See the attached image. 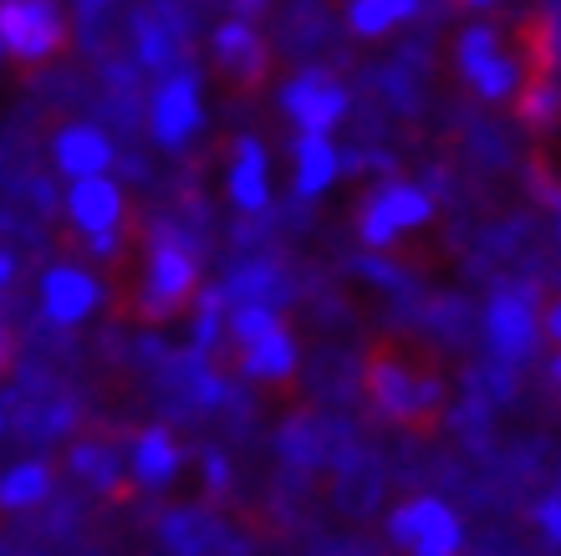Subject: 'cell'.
I'll return each mask as SVG.
<instances>
[{"label": "cell", "mask_w": 561, "mask_h": 556, "mask_svg": "<svg viewBox=\"0 0 561 556\" xmlns=\"http://www.w3.org/2000/svg\"><path fill=\"white\" fill-rule=\"evenodd\" d=\"M557 378H561V358H557Z\"/></svg>", "instance_id": "cell-30"}, {"label": "cell", "mask_w": 561, "mask_h": 556, "mask_svg": "<svg viewBox=\"0 0 561 556\" xmlns=\"http://www.w3.org/2000/svg\"><path fill=\"white\" fill-rule=\"evenodd\" d=\"M98 302H103V286H98V276L82 271V265H51L42 276V311L57 327L88 322Z\"/></svg>", "instance_id": "cell-8"}, {"label": "cell", "mask_w": 561, "mask_h": 556, "mask_svg": "<svg viewBox=\"0 0 561 556\" xmlns=\"http://www.w3.org/2000/svg\"><path fill=\"white\" fill-rule=\"evenodd\" d=\"M428 215H434V200L419 184H383L357 215V235L363 246H393L403 230L428 225Z\"/></svg>", "instance_id": "cell-5"}, {"label": "cell", "mask_w": 561, "mask_h": 556, "mask_svg": "<svg viewBox=\"0 0 561 556\" xmlns=\"http://www.w3.org/2000/svg\"><path fill=\"white\" fill-rule=\"evenodd\" d=\"M209 485H215V490H225V465H220V459H209Z\"/></svg>", "instance_id": "cell-26"}, {"label": "cell", "mask_w": 561, "mask_h": 556, "mask_svg": "<svg viewBox=\"0 0 561 556\" xmlns=\"http://www.w3.org/2000/svg\"><path fill=\"white\" fill-rule=\"evenodd\" d=\"M547 332H551V337H557V342H561V302H557V307L547 311Z\"/></svg>", "instance_id": "cell-24"}, {"label": "cell", "mask_w": 561, "mask_h": 556, "mask_svg": "<svg viewBox=\"0 0 561 556\" xmlns=\"http://www.w3.org/2000/svg\"><path fill=\"white\" fill-rule=\"evenodd\" d=\"M11 367V337H5V327H0V373Z\"/></svg>", "instance_id": "cell-25"}, {"label": "cell", "mask_w": 561, "mask_h": 556, "mask_svg": "<svg viewBox=\"0 0 561 556\" xmlns=\"http://www.w3.org/2000/svg\"><path fill=\"white\" fill-rule=\"evenodd\" d=\"M92 5H98V0H92Z\"/></svg>", "instance_id": "cell-32"}, {"label": "cell", "mask_w": 561, "mask_h": 556, "mask_svg": "<svg viewBox=\"0 0 561 556\" xmlns=\"http://www.w3.org/2000/svg\"><path fill=\"white\" fill-rule=\"evenodd\" d=\"M199 286V265L179 240H153L144 265V317L163 322L169 311H179Z\"/></svg>", "instance_id": "cell-4"}, {"label": "cell", "mask_w": 561, "mask_h": 556, "mask_svg": "<svg viewBox=\"0 0 561 556\" xmlns=\"http://www.w3.org/2000/svg\"><path fill=\"white\" fill-rule=\"evenodd\" d=\"M388 536L409 556H459V542H465L459 515L434 496L403 500L399 511H393V521H388Z\"/></svg>", "instance_id": "cell-2"}, {"label": "cell", "mask_w": 561, "mask_h": 556, "mask_svg": "<svg viewBox=\"0 0 561 556\" xmlns=\"http://www.w3.org/2000/svg\"><path fill=\"white\" fill-rule=\"evenodd\" d=\"M255 5H261V0H236V11H245V15H251Z\"/></svg>", "instance_id": "cell-28"}, {"label": "cell", "mask_w": 561, "mask_h": 556, "mask_svg": "<svg viewBox=\"0 0 561 556\" xmlns=\"http://www.w3.org/2000/svg\"><path fill=\"white\" fill-rule=\"evenodd\" d=\"M337 169H342V159L327 133H301L296 138V194L301 200H317L337 179Z\"/></svg>", "instance_id": "cell-13"}, {"label": "cell", "mask_w": 561, "mask_h": 556, "mask_svg": "<svg viewBox=\"0 0 561 556\" xmlns=\"http://www.w3.org/2000/svg\"><path fill=\"white\" fill-rule=\"evenodd\" d=\"M179 469V444L169 429H148L144 440L134 444V475L144 485H169Z\"/></svg>", "instance_id": "cell-15"}, {"label": "cell", "mask_w": 561, "mask_h": 556, "mask_svg": "<svg viewBox=\"0 0 561 556\" xmlns=\"http://www.w3.org/2000/svg\"><path fill=\"white\" fill-rule=\"evenodd\" d=\"M57 169L67 179H92V174H107L113 169V138L103 128H92V123H67L57 133Z\"/></svg>", "instance_id": "cell-10"}, {"label": "cell", "mask_w": 561, "mask_h": 556, "mask_svg": "<svg viewBox=\"0 0 561 556\" xmlns=\"http://www.w3.org/2000/svg\"><path fill=\"white\" fill-rule=\"evenodd\" d=\"M465 5H474V11H485V5H495V0H465Z\"/></svg>", "instance_id": "cell-29"}, {"label": "cell", "mask_w": 561, "mask_h": 556, "mask_svg": "<svg viewBox=\"0 0 561 556\" xmlns=\"http://www.w3.org/2000/svg\"><path fill=\"white\" fill-rule=\"evenodd\" d=\"M67 36L57 0H0V42L5 57L46 61Z\"/></svg>", "instance_id": "cell-3"}, {"label": "cell", "mask_w": 561, "mask_h": 556, "mask_svg": "<svg viewBox=\"0 0 561 556\" xmlns=\"http://www.w3.org/2000/svg\"><path fill=\"white\" fill-rule=\"evenodd\" d=\"M67 220L82 235H113L123 225V190L107 174L72 179V190H67Z\"/></svg>", "instance_id": "cell-9"}, {"label": "cell", "mask_w": 561, "mask_h": 556, "mask_svg": "<svg viewBox=\"0 0 561 556\" xmlns=\"http://www.w3.org/2000/svg\"><path fill=\"white\" fill-rule=\"evenodd\" d=\"M138 46H144V52H138V57L148 61V67H163V61L174 57V52H169V42H163V36H153V31H138Z\"/></svg>", "instance_id": "cell-22"}, {"label": "cell", "mask_w": 561, "mask_h": 556, "mask_svg": "<svg viewBox=\"0 0 561 556\" xmlns=\"http://www.w3.org/2000/svg\"><path fill=\"white\" fill-rule=\"evenodd\" d=\"M230 200L240 209H266L271 205V179H266V148L255 138H240L236 159H230Z\"/></svg>", "instance_id": "cell-12"}, {"label": "cell", "mask_w": 561, "mask_h": 556, "mask_svg": "<svg viewBox=\"0 0 561 556\" xmlns=\"http://www.w3.org/2000/svg\"><path fill=\"white\" fill-rule=\"evenodd\" d=\"M414 11H419V0H353L347 26H353L357 36H388V31L403 26Z\"/></svg>", "instance_id": "cell-16"}, {"label": "cell", "mask_w": 561, "mask_h": 556, "mask_svg": "<svg viewBox=\"0 0 561 556\" xmlns=\"http://www.w3.org/2000/svg\"><path fill=\"white\" fill-rule=\"evenodd\" d=\"M531 302L520 292H501V296H490V307H485V337H490V348L501 352V358H520V352L531 348Z\"/></svg>", "instance_id": "cell-11"}, {"label": "cell", "mask_w": 561, "mask_h": 556, "mask_svg": "<svg viewBox=\"0 0 561 556\" xmlns=\"http://www.w3.org/2000/svg\"><path fill=\"white\" fill-rule=\"evenodd\" d=\"M490 52H501V46H495V31H490V26H470V31H465V36H459V67H465V77H470L474 67L490 57Z\"/></svg>", "instance_id": "cell-20"}, {"label": "cell", "mask_w": 561, "mask_h": 556, "mask_svg": "<svg viewBox=\"0 0 561 556\" xmlns=\"http://www.w3.org/2000/svg\"><path fill=\"white\" fill-rule=\"evenodd\" d=\"M215 46H220V57L230 61V67H240V61H245V67H255V52H261L245 21H230V26L215 31Z\"/></svg>", "instance_id": "cell-19"}, {"label": "cell", "mask_w": 561, "mask_h": 556, "mask_svg": "<svg viewBox=\"0 0 561 556\" xmlns=\"http://www.w3.org/2000/svg\"><path fill=\"white\" fill-rule=\"evenodd\" d=\"M0 57H5V42H0Z\"/></svg>", "instance_id": "cell-31"}, {"label": "cell", "mask_w": 561, "mask_h": 556, "mask_svg": "<svg viewBox=\"0 0 561 556\" xmlns=\"http://www.w3.org/2000/svg\"><path fill=\"white\" fill-rule=\"evenodd\" d=\"M557 113H561V92L551 88V82H536V88L520 98V117H526V123H551Z\"/></svg>", "instance_id": "cell-21"}, {"label": "cell", "mask_w": 561, "mask_h": 556, "mask_svg": "<svg viewBox=\"0 0 561 556\" xmlns=\"http://www.w3.org/2000/svg\"><path fill=\"white\" fill-rule=\"evenodd\" d=\"M280 113L291 117L301 133H332L347 113V92L322 72H301L280 88Z\"/></svg>", "instance_id": "cell-7"}, {"label": "cell", "mask_w": 561, "mask_h": 556, "mask_svg": "<svg viewBox=\"0 0 561 556\" xmlns=\"http://www.w3.org/2000/svg\"><path fill=\"white\" fill-rule=\"evenodd\" d=\"M368 398L373 409L393 419V424L428 429L444 404L439 363L414 342H383L368 358Z\"/></svg>", "instance_id": "cell-1"}, {"label": "cell", "mask_w": 561, "mask_h": 556, "mask_svg": "<svg viewBox=\"0 0 561 556\" xmlns=\"http://www.w3.org/2000/svg\"><path fill=\"white\" fill-rule=\"evenodd\" d=\"M536 521L547 526V536H551V542H561V496H557V500H547V506L536 511Z\"/></svg>", "instance_id": "cell-23"}, {"label": "cell", "mask_w": 561, "mask_h": 556, "mask_svg": "<svg viewBox=\"0 0 561 556\" xmlns=\"http://www.w3.org/2000/svg\"><path fill=\"white\" fill-rule=\"evenodd\" d=\"M148 123H153V138L163 148H184L205 123V107H199V77L194 72H169L159 77L153 88V103H148Z\"/></svg>", "instance_id": "cell-6"}, {"label": "cell", "mask_w": 561, "mask_h": 556, "mask_svg": "<svg viewBox=\"0 0 561 556\" xmlns=\"http://www.w3.org/2000/svg\"><path fill=\"white\" fill-rule=\"evenodd\" d=\"M11 271H15V261H11V256H5V250H0V286L11 281Z\"/></svg>", "instance_id": "cell-27"}, {"label": "cell", "mask_w": 561, "mask_h": 556, "mask_svg": "<svg viewBox=\"0 0 561 556\" xmlns=\"http://www.w3.org/2000/svg\"><path fill=\"white\" fill-rule=\"evenodd\" d=\"M291 367H296V348H291V337L280 332V322L271 327V332H261L255 342H245L240 348V373L255 383H280V378H291Z\"/></svg>", "instance_id": "cell-14"}, {"label": "cell", "mask_w": 561, "mask_h": 556, "mask_svg": "<svg viewBox=\"0 0 561 556\" xmlns=\"http://www.w3.org/2000/svg\"><path fill=\"white\" fill-rule=\"evenodd\" d=\"M51 496V469L46 465H15L0 480V511H31Z\"/></svg>", "instance_id": "cell-17"}, {"label": "cell", "mask_w": 561, "mask_h": 556, "mask_svg": "<svg viewBox=\"0 0 561 556\" xmlns=\"http://www.w3.org/2000/svg\"><path fill=\"white\" fill-rule=\"evenodd\" d=\"M470 82L485 103H501V98H511V92L520 88V61L505 57V52H490V57L470 72Z\"/></svg>", "instance_id": "cell-18"}]
</instances>
